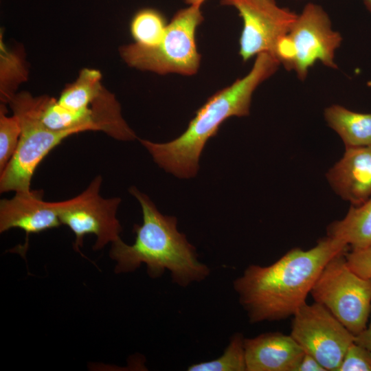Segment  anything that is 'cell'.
<instances>
[{"instance_id": "16", "label": "cell", "mask_w": 371, "mask_h": 371, "mask_svg": "<svg viewBox=\"0 0 371 371\" xmlns=\"http://www.w3.org/2000/svg\"><path fill=\"white\" fill-rule=\"evenodd\" d=\"M0 41V100L8 104L16 93L19 85L28 77L25 54L20 47L10 48Z\"/></svg>"}, {"instance_id": "19", "label": "cell", "mask_w": 371, "mask_h": 371, "mask_svg": "<svg viewBox=\"0 0 371 371\" xmlns=\"http://www.w3.org/2000/svg\"><path fill=\"white\" fill-rule=\"evenodd\" d=\"M245 338L234 335L221 356L209 361L200 362L188 368L189 371H247Z\"/></svg>"}, {"instance_id": "3", "label": "cell", "mask_w": 371, "mask_h": 371, "mask_svg": "<svg viewBox=\"0 0 371 371\" xmlns=\"http://www.w3.org/2000/svg\"><path fill=\"white\" fill-rule=\"evenodd\" d=\"M129 192L141 205L143 223L133 226V245L121 238L112 243L110 256L116 262L115 273L131 272L144 264L150 277L157 278L169 270L172 280L181 286L204 280L210 269L198 260L195 247L178 232L177 218L161 214L136 187L131 186Z\"/></svg>"}, {"instance_id": "14", "label": "cell", "mask_w": 371, "mask_h": 371, "mask_svg": "<svg viewBox=\"0 0 371 371\" xmlns=\"http://www.w3.org/2000/svg\"><path fill=\"white\" fill-rule=\"evenodd\" d=\"M324 115L346 147L371 146V113L355 112L333 104L325 109Z\"/></svg>"}, {"instance_id": "24", "label": "cell", "mask_w": 371, "mask_h": 371, "mask_svg": "<svg viewBox=\"0 0 371 371\" xmlns=\"http://www.w3.org/2000/svg\"><path fill=\"white\" fill-rule=\"evenodd\" d=\"M355 342L371 350V312L369 324L362 332L355 336Z\"/></svg>"}, {"instance_id": "8", "label": "cell", "mask_w": 371, "mask_h": 371, "mask_svg": "<svg viewBox=\"0 0 371 371\" xmlns=\"http://www.w3.org/2000/svg\"><path fill=\"white\" fill-rule=\"evenodd\" d=\"M102 182V178L98 175L79 195L57 202L61 224L67 225L75 235L74 249L80 253L84 237L88 234L96 237L95 250L120 239L122 227L116 212L121 199L102 198L99 194Z\"/></svg>"}, {"instance_id": "10", "label": "cell", "mask_w": 371, "mask_h": 371, "mask_svg": "<svg viewBox=\"0 0 371 371\" xmlns=\"http://www.w3.org/2000/svg\"><path fill=\"white\" fill-rule=\"evenodd\" d=\"M221 3L236 8L243 19L239 54L243 61L262 52L274 56L278 42L297 16L276 0H221Z\"/></svg>"}, {"instance_id": "9", "label": "cell", "mask_w": 371, "mask_h": 371, "mask_svg": "<svg viewBox=\"0 0 371 371\" xmlns=\"http://www.w3.org/2000/svg\"><path fill=\"white\" fill-rule=\"evenodd\" d=\"M293 317L290 335L304 352L315 357L326 371H337L355 336L315 302L304 304Z\"/></svg>"}, {"instance_id": "12", "label": "cell", "mask_w": 371, "mask_h": 371, "mask_svg": "<svg viewBox=\"0 0 371 371\" xmlns=\"http://www.w3.org/2000/svg\"><path fill=\"white\" fill-rule=\"evenodd\" d=\"M326 177L334 191L352 205L364 203L371 196V146L346 147Z\"/></svg>"}, {"instance_id": "23", "label": "cell", "mask_w": 371, "mask_h": 371, "mask_svg": "<svg viewBox=\"0 0 371 371\" xmlns=\"http://www.w3.org/2000/svg\"><path fill=\"white\" fill-rule=\"evenodd\" d=\"M295 371H326L324 366L312 355L304 353Z\"/></svg>"}, {"instance_id": "6", "label": "cell", "mask_w": 371, "mask_h": 371, "mask_svg": "<svg viewBox=\"0 0 371 371\" xmlns=\"http://www.w3.org/2000/svg\"><path fill=\"white\" fill-rule=\"evenodd\" d=\"M341 41V34L333 30L323 8L308 3L278 42L274 56L286 69L294 71L304 80L317 60L328 67H337L335 53Z\"/></svg>"}, {"instance_id": "21", "label": "cell", "mask_w": 371, "mask_h": 371, "mask_svg": "<svg viewBox=\"0 0 371 371\" xmlns=\"http://www.w3.org/2000/svg\"><path fill=\"white\" fill-rule=\"evenodd\" d=\"M337 371H371V350L354 341L348 348Z\"/></svg>"}, {"instance_id": "13", "label": "cell", "mask_w": 371, "mask_h": 371, "mask_svg": "<svg viewBox=\"0 0 371 371\" xmlns=\"http://www.w3.org/2000/svg\"><path fill=\"white\" fill-rule=\"evenodd\" d=\"M247 371H295L304 351L291 335L267 333L244 341Z\"/></svg>"}, {"instance_id": "1", "label": "cell", "mask_w": 371, "mask_h": 371, "mask_svg": "<svg viewBox=\"0 0 371 371\" xmlns=\"http://www.w3.org/2000/svg\"><path fill=\"white\" fill-rule=\"evenodd\" d=\"M341 240L327 236L308 250L293 248L273 264L249 265L234 282L249 321H276L293 316L306 299L326 264L347 251Z\"/></svg>"}, {"instance_id": "17", "label": "cell", "mask_w": 371, "mask_h": 371, "mask_svg": "<svg viewBox=\"0 0 371 371\" xmlns=\"http://www.w3.org/2000/svg\"><path fill=\"white\" fill-rule=\"evenodd\" d=\"M103 87L100 71L84 68L80 70L77 79L62 91L57 101L71 111H85L89 109L91 101Z\"/></svg>"}, {"instance_id": "26", "label": "cell", "mask_w": 371, "mask_h": 371, "mask_svg": "<svg viewBox=\"0 0 371 371\" xmlns=\"http://www.w3.org/2000/svg\"><path fill=\"white\" fill-rule=\"evenodd\" d=\"M366 8L371 12V0H363Z\"/></svg>"}, {"instance_id": "20", "label": "cell", "mask_w": 371, "mask_h": 371, "mask_svg": "<svg viewBox=\"0 0 371 371\" xmlns=\"http://www.w3.org/2000/svg\"><path fill=\"white\" fill-rule=\"evenodd\" d=\"M5 104L0 106V173L12 157L19 144L21 128L16 115L7 116Z\"/></svg>"}, {"instance_id": "5", "label": "cell", "mask_w": 371, "mask_h": 371, "mask_svg": "<svg viewBox=\"0 0 371 371\" xmlns=\"http://www.w3.org/2000/svg\"><path fill=\"white\" fill-rule=\"evenodd\" d=\"M201 7L191 5L178 10L157 45L144 46L135 43L124 45L119 48L120 56L131 67L158 74H196L201 55L196 32L204 19Z\"/></svg>"}, {"instance_id": "18", "label": "cell", "mask_w": 371, "mask_h": 371, "mask_svg": "<svg viewBox=\"0 0 371 371\" xmlns=\"http://www.w3.org/2000/svg\"><path fill=\"white\" fill-rule=\"evenodd\" d=\"M167 25L160 12L153 8H143L132 18L130 30L135 43L154 46L164 36Z\"/></svg>"}, {"instance_id": "22", "label": "cell", "mask_w": 371, "mask_h": 371, "mask_svg": "<svg viewBox=\"0 0 371 371\" xmlns=\"http://www.w3.org/2000/svg\"><path fill=\"white\" fill-rule=\"evenodd\" d=\"M348 267L364 278H371V245L345 254Z\"/></svg>"}, {"instance_id": "15", "label": "cell", "mask_w": 371, "mask_h": 371, "mask_svg": "<svg viewBox=\"0 0 371 371\" xmlns=\"http://www.w3.org/2000/svg\"><path fill=\"white\" fill-rule=\"evenodd\" d=\"M328 236L346 243L352 250L371 245V196L362 204L351 205L346 216L328 225Z\"/></svg>"}, {"instance_id": "11", "label": "cell", "mask_w": 371, "mask_h": 371, "mask_svg": "<svg viewBox=\"0 0 371 371\" xmlns=\"http://www.w3.org/2000/svg\"><path fill=\"white\" fill-rule=\"evenodd\" d=\"M43 192H15L14 196L0 201V232L12 228L24 231L27 237L59 227L57 202L45 201Z\"/></svg>"}, {"instance_id": "25", "label": "cell", "mask_w": 371, "mask_h": 371, "mask_svg": "<svg viewBox=\"0 0 371 371\" xmlns=\"http://www.w3.org/2000/svg\"><path fill=\"white\" fill-rule=\"evenodd\" d=\"M186 3L189 4L190 5H198L201 6L202 4L206 1V0H182Z\"/></svg>"}, {"instance_id": "2", "label": "cell", "mask_w": 371, "mask_h": 371, "mask_svg": "<svg viewBox=\"0 0 371 371\" xmlns=\"http://www.w3.org/2000/svg\"><path fill=\"white\" fill-rule=\"evenodd\" d=\"M279 65V61L271 54H258L250 71L210 97L181 135L168 142L139 139L140 143L166 171L181 179L194 177L207 141L217 134L227 119L249 114L254 91L277 71Z\"/></svg>"}, {"instance_id": "4", "label": "cell", "mask_w": 371, "mask_h": 371, "mask_svg": "<svg viewBox=\"0 0 371 371\" xmlns=\"http://www.w3.org/2000/svg\"><path fill=\"white\" fill-rule=\"evenodd\" d=\"M48 97L21 91L9 103L21 132L12 157L0 173L1 193L30 191L32 178L40 162L64 139L78 133L74 130L54 131L43 123L41 115Z\"/></svg>"}, {"instance_id": "7", "label": "cell", "mask_w": 371, "mask_h": 371, "mask_svg": "<svg viewBox=\"0 0 371 371\" xmlns=\"http://www.w3.org/2000/svg\"><path fill=\"white\" fill-rule=\"evenodd\" d=\"M346 252L326 264L310 294L356 336L366 328L370 315L371 278H362L348 267Z\"/></svg>"}]
</instances>
